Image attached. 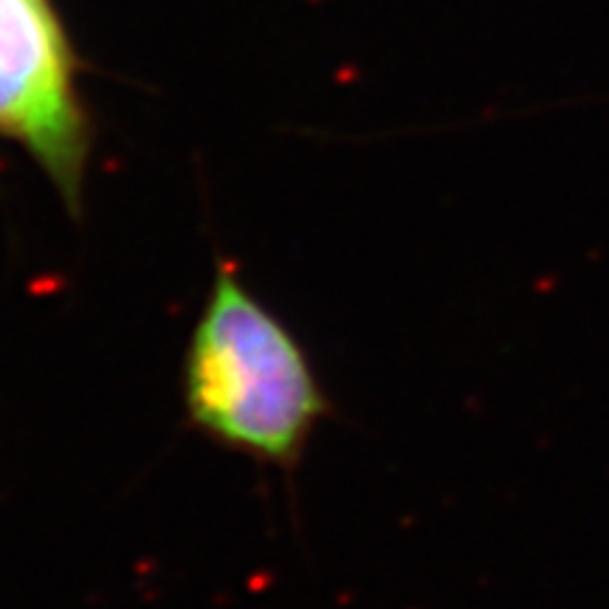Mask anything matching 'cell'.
Here are the masks:
<instances>
[{
  "mask_svg": "<svg viewBox=\"0 0 609 609\" xmlns=\"http://www.w3.org/2000/svg\"><path fill=\"white\" fill-rule=\"evenodd\" d=\"M82 71L54 0H0V139L32 158L74 220L85 209L96 147Z\"/></svg>",
  "mask_w": 609,
  "mask_h": 609,
  "instance_id": "obj_2",
  "label": "cell"
},
{
  "mask_svg": "<svg viewBox=\"0 0 609 609\" xmlns=\"http://www.w3.org/2000/svg\"><path fill=\"white\" fill-rule=\"evenodd\" d=\"M187 423L215 446L291 471L333 412L297 333L218 260L181 367Z\"/></svg>",
  "mask_w": 609,
  "mask_h": 609,
  "instance_id": "obj_1",
  "label": "cell"
}]
</instances>
